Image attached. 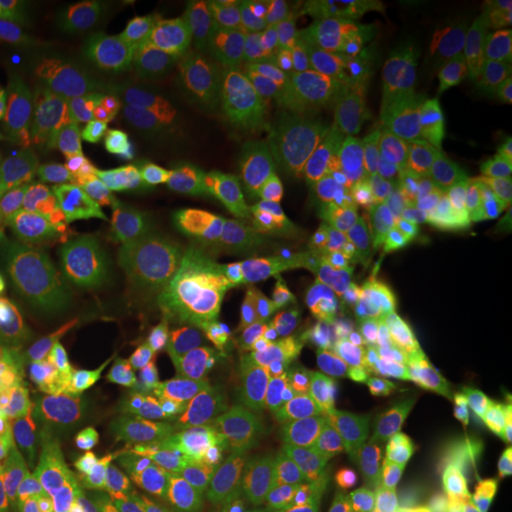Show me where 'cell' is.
<instances>
[{
    "mask_svg": "<svg viewBox=\"0 0 512 512\" xmlns=\"http://www.w3.org/2000/svg\"><path fill=\"white\" fill-rule=\"evenodd\" d=\"M259 473L248 464H222L211 470H200V481L194 498L205 512H237L245 495L251 493L259 481Z\"/></svg>",
    "mask_w": 512,
    "mask_h": 512,
    "instance_id": "obj_19",
    "label": "cell"
},
{
    "mask_svg": "<svg viewBox=\"0 0 512 512\" xmlns=\"http://www.w3.org/2000/svg\"><path fill=\"white\" fill-rule=\"evenodd\" d=\"M296 313L342 350L348 348V342L356 336L359 322H362L359 302L345 288H336V285H311V291L305 293Z\"/></svg>",
    "mask_w": 512,
    "mask_h": 512,
    "instance_id": "obj_18",
    "label": "cell"
},
{
    "mask_svg": "<svg viewBox=\"0 0 512 512\" xmlns=\"http://www.w3.org/2000/svg\"><path fill=\"white\" fill-rule=\"evenodd\" d=\"M0 117L37 131H83L92 117L43 66L0 57Z\"/></svg>",
    "mask_w": 512,
    "mask_h": 512,
    "instance_id": "obj_15",
    "label": "cell"
},
{
    "mask_svg": "<svg viewBox=\"0 0 512 512\" xmlns=\"http://www.w3.org/2000/svg\"><path fill=\"white\" fill-rule=\"evenodd\" d=\"M279 353L288 362L322 370V367H328L330 362L339 359L342 348H336L319 330L311 328L299 313H293L291 319L285 322L282 333H279Z\"/></svg>",
    "mask_w": 512,
    "mask_h": 512,
    "instance_id": "obj_20",
    "label": "cell"
},
{
    "mask_svg": "<svg viewBox=\"0 0 512 512\" xmlns=\"http://www.w3.org/2000/svg\"><path fill=\"white\" fill-rule=\"evenodd\" d=\"M20 328V276L9 268L0 276V359L12 356Z\"/></svg>",
    "mask_w": 512,
    "mask_h": 512,
    "instance_id": "obj_22",
    "label": "cell"
},
{
    "mask_svg": "<svg viewBox=\"0 0 512 512\" xmlns=\"http://www.w3.org/2000/svg\"><path fill=\"white\" fill-rule=\"evenodd\" d=\"M396 200L424 234H478L512 211V163L436 126L402 148Z\"/></svg>",
    "mask_w": 512,
    "mask_h": 512,
    "instance_id": "obj_6",
    "label": "cell"
},
{
    "mask_svg": "<svg viewBox=\"0 0 512 512\" xmlns=\"http://www.w3.org/2000/svg\"><path fill=\"white\" fill-rule=\"evenodd\" d=\"M3 43H6V29H3V23H0V55H3Z\"/></svg>",
    "mask_w": 512,
    "mask_h": 512,
    "instance_id": "obj_25",
    "label": "cell"
},
{
    "mask_svg": "<svg viewBox=\"0 0 512 512\" xmlns=\"http://www.w3.org/2000/svg\"><path fill=\"white\" fill-rule=\"evenodd\" d=\"M313 439L333 461L356 464L359 470H365L396 439V433L384 419L379 399L353 387H330L316 404Z\"/></svg>",
    "mask_w": 512,
    "mask_h": 512,
    "instance_id": "obj_14",
    "label": "cell"
},
{
    "mask_svg": "<svg viewBox=\"0 0 512 512\" xmlns=\"http://www.w3.org/2000/svg\"><path fill=\"white\" fill-rule=\"evenodd\" d=\"M248 160L262 180L302 208L356 220L396 200L402 146L359 106L293 97L262 111Z\"/></svg>",
    "mask_w": 512,
    "mask_h": 512,
    "instance_id": "obj_4",
    "label": "cell"
},
{
    "mask_svg": "<svg viewBox=\"0 0 512 512\" xmlns=\"http://www.w3.org/2000/svg\"><path fill=\"white\" fill-rule=\"evenodd\" d=\"M319 393H322V370L276 359L268 367H262L242 404L256 424L288 430L302 421L313 402H319Z\"/></svg>",
    "mask_w": 512,
    "mask_h": 512,
    "instance_id": "obj_17",
    "label": "cell"
},
{
    "mask_svg": "<svg viewBox=\"0 0 512 512\" xmlns=\"http://www.w3.org/2000/svg\"><path fill=\"white\" fill-rule=\"evenodd\" d=\"M311 282L279 276L205 299V328L220 365L268 367L279 359V333L299 311Z\"/></svg>",
    "mask_w": 512,
    "mask_h": 512,
    "instance_id": "obj_10",
    "label": "cell"
},
{
    "mask_svg": "<svg viewBox=\"0 0 512 512\" xmlns=\"http://www.w3.org/2000/svg\"><path fill=\"white\" fill-rule=\"evenodd\" d=\"M117 481L92 444L69 447L0 487V512H111Z\"/></svg>",
    "mask_w": 512,
    "mask_h": 512,
    "instance_id": "obj_12",
    "label": "cell"
},
{
    "mask_svg": "<svg viewBox=\"0 0 512 512\" xmlns=\"http://www.w3.org/2000/svg\"><path fill=\"white\" fill-rule=\"evenodd\" d=\"M168 441L197 473L222 464H248L245 404L231 367L214 365L185 384L171 410Z\"/></svg>",
    "mask_w": 512,
    "mask_h": 512,
    "instance_id": "obj_11",
    "label": "cell"
},
{
    "mask_svg": "<svg viewBox=\"0 0 512 512\" xmlns=\"http://www.w3.org/2000/svg\"><path fill=\"white\" fill-rule=\"evenodd\" d=\"M111 512H205L194 495L177 490H140L120 495Z\"/></svg>",
    "mask_w": 512,
    "mask_h": 512,
    "instance_id": "obj_21",
    "label": "cell"
},
{
    "mask_svg": "<svg viewBox=\"0 0 512 512\" xmlns=\"http://www.w3.org/2000/svg\"><path fill=\"white\" fill-rule=\"evenodd\" d=\"M103 220L148 271L202 302L308 265L237 194L191 174L128 171L109 188Z\"/></svg>",
    "mask_w": 512,
    "mask_h": 512,
    "instance_id": "obj_2",
    "label": "cell"
},
{
    "mask_svg": "<svg viewBox=\"0 0 512 512\" xmlns=\"http://www.w3.org/2000/svg\"><path fill=\"white\" fill-rule=\"evenodd\" d=\"M365 285L379 313L444 330L512 379V308L501 296L410 259L370 265Z\"/></svg>",
    "mask_w": 512,
    "mask_h": 512,
    "instance_id": "obj_7",
    "label": "cell"
},
{
    "mask_svg": "<svg viewBox=\"0 0 512 512\" xmlns=\"http://www.w3.org/2000/svg\"><path fill=\"white\" fill-rule=\"evenodd\" d=\"M72 6L52 0H0V23L6 29L3 55L26 63H66L72 55Z\"/></svg>",
    "mask_w": 512,
    "mask_h": 512,
    "instance_id": "obj_16",
    "label": "cell"
},
{
    "mask_svg": "<svg viewBox=\"0 0 512 512\" xmlns=\"http://www.w3.org/2000/svg\"><path fill=\"white\" fill-rule=\"evenodd\" d=\"M311 12L299 3H248L208 15L177 37L171 69L185 92L225 100L268 89L302 55Z\"/></svg>",
    "mask_w": 512,
    "mask_h": 512,
    "instance_id": "obj_5",
    "label": "cell"
},
{
    "mask_svg": "<svg viewBox=\"0 0 512 512\" xmlns=\"http://www.w3.org/2000/svg\"><path fill=\"white\" fill-rule=\"evenodd\" d=\"M419 512H507L498 510L493 504L481 501L476 495L464 493V490H456V487H441V490H433L430 495H424L419 504H416Z\"/></svg>",
    "mask_w": 512,
    "mask_h": 512,
    "instance_id": "obj_23",
    "label": "cell"
},
{
    "mask_svg": "<svg viewBox=\"0 0 512 512\" xmlns=\"http://www.w3.org/2000/svg\"><path fill=\"white\" fill-rule=\"evenodd\" d=\"M6 271H9V265H0V276L6 274Z\"/></svg>",
    "mask_w": 512,
    "mask_h": 512,
    "instance_id": "obj_26",
    "label": "cell"
},
{
    "mask_svg": "<svg viewBox=\"0 0 512 512\" xmlns=\"http://www.w3.org/2000/svg\"><path fill=\"white\" fill-rule=\"evenodd\" d=\"M476 57L473 43L407 49L384 66L373 92L359 103V111L404 148L441 126Z\"/></svg>",
    "mask_w": 512,
    "mask_h": 512,
    "instance_id": "obj_8",
    "label": "cell"
},
{
    "mask_svg": "<svg viewBox=\"0 0 512 512\" xmlns=\"http://www.w3.org/2000/svg\"><path fill=\"white\" fill-rule=\"evenodd\" d=\"M370 345L379 362L402 382L436 396L470 399L504 382V376L467 342L384 313H376L370 322Z\"/></svg>",
    "mask_w": 512,
    "mask_h": 512,
    "instance_id": "obj_9",
    "label": "cell"
},
{
    "mask_svg": "<svg viewBox=\"0 0 512 512\" xmlns=\"http://www.w3.org/2000/svg\"><path fill=\"white\" fill-rule=\"evenodd\" d=\"M214 365L200 296L160 279L140 259L117 262L100 291L94 430L123 450L163 447L180 390Z\"/></svg>",
    "mask_w": 512,
    "mask_h": 512,
    "instance_id": "obj_1",
    "label": "cell"
},
{
    "mask_svg": "<svg viewBox=\"0 0 512 512\" xmlns=\"http://www.w3.org/2000/svg\"><path fill=\"white\" fill-rule=\"evenodd\" d=\"M305 512V510H293ZM319 512H419L416 510V501L404 498L399 493L379 495V498H367L359 504H348V507H336V510H319Z\"/></svg>",
    "mask_w": 512,
    "mask_h": 512,
    "instance_id": "obj_24",
    "label": "cell"
},
{
    "mask_svg": "<svg viewBox=\"0 0 512 512\" xmlns=\"http://www.w3.org/2000/svg\"><path fill=\"white\" fill-rule=\"evenodd\" d=\"M441 128L512 163V57L478 55L464 74Z\"/></svg>",
    "mask_w": 512,
    "mask_h": 512,
    "instance_id": "obj_13",
    "label": "cell"
},
{
    "mask_svg": "<svg viewBox=\"0 0 512 512\" xmlns=\"http://www.w3.org/2000/svg\"><path fill=\"white\" fill-rule=\"evenodd\" d=\"M15 387L32 424L72 447L89 444L92 379L100 339V291L83 256L57 228L26 245Z\"/></svg>",
    "mask_w": 512,
    "mask_h": 512,
    "instance_id": "obj_3",
    "label": "cell"
}]
</instances>
